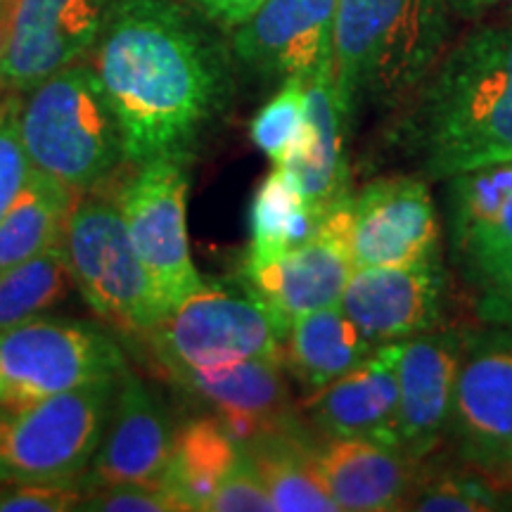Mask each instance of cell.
<instances>
[{"mask_svg":"<svg viewBox=\"0 0 512 512\" xmlns=\"http://www.w3.org/2000/svg\"><path fill=\"white\" fill-rule=\"evenodd\" d=\"M128 164H188L230 107L228 57L176 0H112L95 41Z\"/></svg>","mask_w":512,"mask_h":512,"instance_id":"obj_1","label":"cell"},{"mask_svg":"<svg viewBox=\"0 0 512 512\" xmlns=\"http://www.w3.org/2000/svg\"><path fill=\"white\" fill-rule=\"evenodd\" d=\"M394 138L427 181L512 159V22L451 43L399 110Z\"/></svg>","mask_w":512,"mask_h":512,"instance_id":"obj_2","label":"cell"},{"mask_svg":"<svg viewBox=\"0 0 512 512\" xmlns=\"http://www.w3.org/2000/svg\"><path fill=\"white\" fill-rule=\"evenodd\" d=\"M446 0H337L332 81L349 128L363 112H399L451 48Z\"/></svg>","mask_w":512,"mask_h":512,"instance_id":"obj_3","label":"cell"},{"mask_svg":"<svg viewBox=\"0 0 512 512\" xmlns=\"http://www.w3.org/2000/svg\"><path fill=\"white\" fill-rule=\"evenodd\" d=\"M19 133L31 166L79 195L110 183L128 164L117 114L86 64H69L29 91Z\"/></svg>","mask_w":512,"mask_h":512,"instance_id":"obj_4","label":"cell"},{"mask_svg":"<svg viewBox=\"0 0 512 512\" xmlns=\"http://www.w3.org/2000/svg\"><path fill=\"white\" fill-rule=\"evenodd\" d=\"M62 247L81 297L110 328L145 337L166 316L117 202L100 188L81 192L74 202Z\"/></svg>","mask_w":512,"mask_h":512,"instance_id":"obj_5","label":"cell"},{"mask_svg":"<svg viewBox=\"0 0 512 512\" xmlns=\"http://www.w3.org/2000/svg\"><path fill=\"white\" fill-rule=\"evenodd\" d=\"M117 377L0 408V484L79 479L105 434Z\"/></svg>","mask_w":512,"mask_h":512,"instance_id":"obj_6","label":"cell"},{"mask_svg":"<svg viewBox=\"0 0 512 512\" xmlns=\"http://www.w3.org/2000/svg\"><path fill=\"white\" fill-rule=\"evenodd\" d=\"M162 373L219 370L249 358H283L285 332L252 292L207 285L145 335Z\"/></svg>","mask_w":512,"mask_h":512,"instance_id":"obj_7","label":"cell"},{"mask_svg":"<svg viewBox=\"0 0 512 512\" xmlns=\"http://www.w3.org/2000/svg\"><path fill=\"white\" fill-rule=\"evenodd\" d=\"M124 368L117 339L91 320L31 318L0 332V408L69 392Z\"/></svg>","mask_w":512,"mask_h":512,"instance_id":"obj_8","label":"cell"},{"mask_svg":"<svg viewBox=\"0 0 512 512\" xmlns=\"http://www.w3.org/2000/svg\"><path fill=\"white\" fill-rule=\"evenodd\" d=\"M188 190V164L155 159L136 166L114 195L133 247L150 273L166 313L204 287L185 228Z\"/></svg>","mask_w":512,"mask_h":512,"instance_id":"obj_9","label":"cell"},{"mask_svg":"<svg viewBox=\"0 0 512 512\" xmlns=\"http://www.w3.org/2000/svg\"><path fill=\"white\" fill-rule=\"evenodd\" d=\"M446 441L453 456L489 472L512 444V330L470 328L453 392Z\"/></svg>","mask_w":512,"mask_h":512,"instance_id":"obj_10","label":"cell"},{"mask_svg":"<svg viewBox=\"0 0 512 512\" xmlns=\"http://www.w3.org/2000/svg\"><path fill=\"white\" fill-rule=\"evenodd\" d=\"M349 252L356 268L441 259V223L425 176L368 181L349 195Z\"/></svg>","mask_w":512,"mask_h":512,"instance_id":"obj_11","label":"cell"},{"mask_svg":"<svg viewBox=\"0 0 512 512\" xmlns=\"http://www.w3.org/2000/svg\"><path fill=\"white\" fill-rule=\"evenodd\" d=\"M349 195L325 211L316 238L302 247L271 261H242V287L268 306L285 337L297 318L339 304L356 271L349 252Z\"/></svg>","mask_w":512,"mask_h":512,"instance_id":"obj_12","label":"cell"},{"mask_svg":"<svg viewBox=\"0 0 512 512\" xmlns=\"http://www.w3.org/2000/svg\"><path fill=\"white\" fill-rule=\"evenodd\" d=\"M337 0H266L233 34V55L268 81L332 72Z\"/></svg>","mask_w":512,"mask_h":512,"instance_id":"obj_13","label":"cell"},{"mask_svg":"<svg viewBox=\"0 0 512 512\" xmlns=\"http://www.w3.org/2000/svg\"><path fill=\"white\" fill-rule=\"evenodd\" d=\"M105 0H15L0 55V93H29L95 46Z\"/></svg>","mask_w":512,"mask_h":512,"instance_id":"obj_14","label":"cell"},{"mask_svg":"<svg viewBox=\"0 0 512 512\" xmlns=\"http://www.w3.org/2000/svg\"><path fill=\"white\" fill-rule=\"evenodd\" d=\"M448 273L444 261L356 268L339 306L375 347L403 342L444 325Z\"/></svg>","mask_w":512,"mask_h":512,"instance_id":"obj_15","label":"cell"},{"mask_svg":"<svg viewBox=\"0 0 512 512\" xmlns=\"http://www.w3.org/2000/svg\"><path fill=\"white\" fill-rule=\"evenodd\" d=\"M283 358H249L219 370H171L164 380L223 422L238 444L302 422Z\"/></svg>","mask_w":512,"mask_h":512,"instance_id":"obj_16","label":"cell"},{"mask_svg":"<svg viewBox=\"0 0 512 512\" xmlns=\"http://www.w3.org/2000/svg\"><path fill=\"white\" fill-rule=\"evenodd\" d=\"M174 439L169 413L147 389L143 377L126 366L117 377L110 420L98 451L79 477L83 494L117 484H159L174 451Z\"/></svg>","mask_w":512,"mask_h":512,"instance_id":"obj_17","label":"cell"},{"mask_svg":"<svg viewBox=\"0 0 512 512\" xmlns=\"http://www.w3.org/2000/svg\"><path fill=\"white\" fill-rule=\"evenodd\" d=\"M403 342L375 347L349 373L311 392L302 418L320 439H370L399 446V358Z\"/></svg>","mask_w":512,"mask_h":512,"instance_id":"obj_18","label":"cell"},{"mask_svg":"<svg viewBox=\"0 0 512 512\" xmlns=\"http://www.w3.org/2000/svg\"><path fill=\"white\" fill-rule=\"evenodd\" d=\"M465 325H441L403 339L399 358V444L425 460L446 441L453 392L463 358Z\"/></svg>","mask_w":512,"mask_h":512,"instance_id":"obj_19","label":"cell"},{"mask_svg":"<svg viewBox=\"0 0 512 512\" xmlns=\"http://www.w3.org/2000/svg\"><path fill=\"white\" fill-rule=\"evenodd\" d=\"M313 465L339 510L392 512L406 508L420 463L380 441L316 437Z\"/></svg>","mask_w":512,"mask_h":512,"instance_id":"obj_20","label":"cell"},{"mask_svg":"<svg viewBox=\"0 0 512 512\" xmlns=\"http://www.w3.org/2000/svg\"><path fill=\"white\" fill-rule=\"evenodd\" d=\"M448 242L453 261L470 271L512 242V159L446 181Z\"/></svg>","mask_w":512,"mask_h":512,"instance_id":"obj_21","label":"cell"},{"mask_svg":"<svg viewBox=\"0 0 512 512\" xmlns=\"http://www.w3.org/2000/svg\"><path fill=\"white\" fill-rule=\"evenodd\" d=\"M306 136L302 147L285 166L311 209L325 214L332 204L351 192L347 131L349 124L339 107L335 81L330 74L304 81Z\"/></svg>","mask_w":512,"mask_h":512,"instance_id":"obj_22","label":"cell"},{"mask_svg":"<svg viewBox=\"0 0 512 512\" xmlns=\"http://www.w3.org/2000/svg\"><path fill=\"white\" fill-rule=\"evenodd\" d=\"M373 349L375 344L356 328L342 306L332 304L294 320L283 344V363L311 394L356 368Z\"/></svg>","mask_w":512,"mask_h":512,"instance_id":"obj_23","label":"cell"},{"mask_svg":"<svg viewBox=\"0 0 512 512\" xmlns=\"http://www.w3.org/2000/svg\"><path fill=\"white\" fill-rule=\"evenodd\" d=\"M313 439L316 434L302 420L287 430L261 434L242 444L252 460L273 510L278 512H337L330 491L325 489L313 465Z\"/></svg>","mask_w":512,"mask_h":512,"instance_id":"obj_24","label":"cell"},{"mask_svg":"<svg viewBox=\"0 0 512 512\" xmlns=\"http://www.w3.org/2000/svg\"><path fill=\"white\" fill-rule=\"evenodd\" d=\"M240 453L242 446L216 415L192 418L176 430L174 451L159 484L169 491L181 512L207 510Z\"/></svg>","mask_w":512,"mask_h":512,"instance_id":"obj_25","label":"cell"},{"mask_svg":"<svg viewBox=\"0 0 512 512\" xmlns=\"http://www.w3.org/2000/svg\"><path fill=\"white\" fill-rule=\"evenodd\" d=\"M76 197L79 192L31 166L24 188L0 219V273L62 242Z\"/></svg>","mask_w":512,"mask_h":512,"instance_id":"obj_26","label":"cell"},{"mask_svg":"<svg viewBox=\"0 0 512 512\" xmlns=\"http://www.w3.org/2000/svg\"><path fill=\"white\" fill-rule=\"evenodd\" d=\"M320 221L323 214L306 204L292 171L287 166H275L261 181L249 207L252 245L247 249V259L271 261L294 247H302L316 238Z\"/></svg>","mask_w":512,"mask_h":512,"instance_id":"obj_27","label":"cell"},{"mask_svg":"<svg viewBox=\"0 0 512 512\" xmlns=\"http://www.w3.org/2000/svg\"><path fill=\"white\" fill-rule=\"evenodd\" d=\"M418 512H489L512 510L510 496L486 472L453 460H420L406 508Z\"/></svg>","mask_w":512,"mask_h":512,"instance_id":"obj_28","label":"cell"},{"mask_svg":"<svg viewBox=\"0 0 512 512\" xmlns=\"http://www.w3.org/2000/svg\"><path fill=\"white\" fill-rule=\"evenodd\" d=\"M72 273L62 242L0 273V332L43 316L69 292Z\"/></svg>","mask_w":512,"mask_h":512,"instance_id":"obj_29","label":"cell"},{"mask_svg":"<svg viewBox=\"0 0 512 512\" xmlns=\"http://www.w3.org/2000/svg\"><path fill=\"white\" fill-rule=\"evenodd\" d=\"M306 136V88L304 81H287L256 112L249 124V138L273 166H285L297 155Z\"/></svg>","mask_w":512,"mask_h":512,"instance_id":"obj_30","label":"cell"},{"mask_svg":"<svg viewBox=\"0 0 512 512\" xmlns=\"http://www.w3.org/2000/svg\"><path fill=\"white\" fill-rule=\"evenodd\" d=\"M463 275L475 290L477 318L491 325H512V242Z\"/></svg>","mask_w":512,"mask_h":512,"instance_id":"obj_31","label":"cell"},{"mask_svg":"<svg viewBox=\"0 0 512 512\" xmlns=\"http://www.w3.org/2000/svg\"><path fill=\"white\" fill-rule=\"evenodd\" d=\"M24 93H0V219L27 181L31 162L19 133Z\"/></svg>","mask_w":512,"mask_h":512,"instance_id":"obj_32","label":"cell"},{"mask_svg":"<svg viewBox=\"0 0 512 512\" xmlns=\"http://www.w3.org/2000/svg\"><path fill=\"white\" fill-rule=\"evenodd\" d=\"M83 489L79 479L67 482L0 484V512H64L76 510Z\"/></svg>","mask_w":512,"mask_h":512,"instance_id":"obj_33","label":"cell"},{"mask_svg":"<svg viewBox=\"0 0 512 512\" xmlns=\"http://www.w3.org/2000/svg\"><path fill=\"white\" fill-rule=\"evenodd\" d=\"M76 510L86 512H181L162 484H117L86 491Z\"/></svg>","mask_w":512,"mask_h":512,"instance_id":"obj_34","label":"cell"},{"mask_svg":"<svg viewBox=\"0 0 512 512\" xmlns=\"http://www.w3.org/2000/svg\"><path fill=\"white\" fill-rule=\"evenodd\" d=\"M209 512H271L273 503L264 482L249 456L242 448L238 463L228 472L214 498L209 503Z\"/></svg>","mask_w":512,"mask_h":512,"instance_id":"obj_35","label":"cell"},{"mask_svg":"<svg viewBox=\"0 0 512 512\" xmlns=\"http://www.w3.org/2000/svg\"><path fill=\"white\" fill-rule=\"evenodd\" d=\"M190 3L219 27L235 29L247 17H252L266 0H190Z\"/></svg>","mask_w":512,"mask_h":512,"instance_id":"obj_36","label":"cell"},{"mask_svg":"<svg viewBox=\"0 0 512 512\" xmlns=\"http://www.w3.org/2000/svg\"><path fill=\"white\" fill-rule=\"evenodd\" d=\"M448 10L453 12V17L463 19H479L489 12L510 8L512 0H446Z\"/></svg>","mask_w":512,"mask_h":512,"instance_id":"obj_37","label":"cell"},{"mask_svg":"<svg viewBox=\"0 0 512 512\" xmlns=\"http://www.w3.org/2000/svg\"><path fill=\"white\" fill-rule=\"evenodd\" d=\"M486 475L494 479V482L501 486L505 494L510 496V505H512V444L508 451L498 458V463L491 467L489 472H486Z\"/></svg>","mask_w":512,"mask_h":512,"instance_id":"obj_38","label":"cell"},{"mask_svg":"<svg viewBox=\"0 0 512 512\" xmlns=\"http://www.w3.org/2000/svg\"><path fill=\"white\" fill-rule=\"evenodd\" d=\"M12 5H15V0H0V55H3L5 41H8Z\"/></svg>","mask_w":512,"mask_h":512,"instance_id":"obj_39","label":"cell"},{"mask_svg":"<svg viewBox=\"0 0 512 512\" xmlns=\"http://www.w3.org/2000/svg\"><path fill=\"white\" fill-rule=\"evenodd\" d=\"M105 3H107V5H110V3H112V0H105Z\"/></svg>","mask_w":512,"mask_h":512,"instance_id":"obj_40","label":"cell"}]
</instances>
